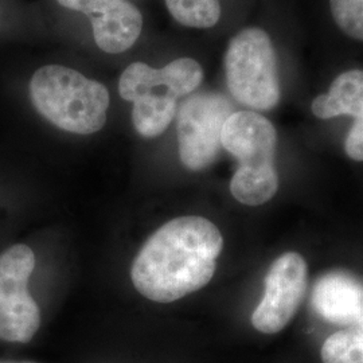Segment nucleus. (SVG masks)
<instances>
[{
  "label": "nucleus",
  "mask_w": 363,
  "mask_h": 363,
  "mask_svg": "<svg viewBox=\"0 0 363 363\" xmlns=\"http://www.w3.org/2000/svg\"><path fill=\"white\" fill-rule=\"evenodd\" d=\"M166 6L172 18L186 27L210 28L220 18V0H166Z\"/></svg>",
  "instance_id": "nucleus-14"
},
{
  "label": "nucleus",
  "mask_w": 363,
  "mask_h": 363,
  "mask_svg": "<svg viewBox=\"0 0 363 363\" xmlns=\"http://www.w3.org/2000/svg\"><path fill=\"white\" fill-rule=\"evenodd\" d=\"M320 357L323 363H363V315L354 325L327 337Z\"/></svg>",
  "instance_id": "nucleus-13"
},
{
  "label": "nucleus",
  "mask_w": 363,
  "mask_h": 363,
  "mask_svg": "<svg viewBox=\"0 0 363 363\" xmlns=\"http://www.w3.org/2000/svg\"><path fill=\"white\" fill-rule=\"evenodd\" d=\"M228 88L240 104L271 111L280 101L277 57L267 31L249 27L234 37L225 55Z\"/></svg>",
  "instance_id": "nucleus-4"
},
{
  "label": "nucleus",
  "mask_w": 363,
  "mask_h": 363,
  "mask_svg": "<svg viewBox=\"0 0 363 363\" xmlns=\"http://www.w3.org/2000/svg\"><path fill=\"white\" fill-rule=\"evenodd\" d=\"M312 113L319 118L340 115L363 117V70H349L339 74L325 94L318 96L311 104Z\"/></svg>",
  "instance_id": "nucleus-11"
},
{
  "label": "nucleus",
  "mask_w": 363,
  "mask_h": 363,
  "mask_svg": "<svg viewBox=\"0 0 363 363\" xmlns=\"http://www.w3.org/2000/svg\"><path fill=\"white\" fill-rule=\"evenodd\" d=\"M223 247L218 228L189 216L169 220L144 244L132 265L135 288L157 303H171L208 286Z\"/></svg>",
  "instance_id": "nucleus-1"
},
{
  "label": "nucleus",
  "mask_w": 363,
  "mask_h": 363,
  "mask_svg": "<svg viewBox=\"0 0 363 363\" xmlns=\"http://www.w3.org/2000/svg\"><path fill=\"white\" fill-rule=\"evenodd\" d=\"M307 277V262L296 252H286L274 259L265 277L264 296L252 315L253 327L268 335L280 333L298 311Z\"/></svg>",
  "instance_id": "nucleus-7"
},
{
  "label": "nucleus",
  "mask_w": 363,
  "mask_h": 363,
  "mask_svg": "<svg viewBox=\"0 0 363 363\" xmlns=\"http://www.w3.org/2000/svg\"><path fill=\"white\" fill-rule=\"evenodd\" d=\"M220 143L240 163L230 182L234 198L247 206L272 199L279 190L277 133L272 123L252 111L234 112L225 121Z\"/></svg>",
  "instance_id": "nucleus-3"
},
{
  "label": "nucleus",
  "mask_w": 363,
  "mask_h": 363,
  "mask_svg": "<svg viewBox=\"0 0 363 363\" xmlns=\"http://www.w3.org/2000/svg\"><path fill=\"white\" fill-rule=\"evenodd\" d=\"M232 104L218 93L203 91L189 97L178 112L179 157L186 169L202 171L220 154V136Z\"/></svg>",
  "instance_id": "nucleus-6"
},
{
  "label": "nucleus",
  "mask_w": 363,
  "mask_h": 363,
  "mask_svg": "<svg viewBox=\"0 0 363 363\" xmlns=\"http://www.w3.org/2000/svg\"><path fill=\"white\" fill-rule=\"evenodd\" d=\"M62 7L85 13L93 37L105 52H127L143 30V15L128 0H57Z\"/></svg>",
  "instance_id": "nucleus-9"
},
{
  "label": "nucleus",
  "mask_w": 363,
  "mask_h": 363,
  "mask_svg": "<svg viewBox=\"0 0 363 363\" xmlns=\"http://www.w3.org/2000/svg\"><path fill=\"white\" fill-rule=\"evenodd\" d=\"M312 306L333 325H354L363 315V281L345 271L325 273L313 286Z\"/></svg>",
  "instance_id": "nucleus-10"
},
{
  "label": "nucleus",
  "mask_w": 363,
  "mask_h": 363,
  "mask_svg": "<svg viewBox=\"0 0 363 363\" xmlns=\"http://www.w3.org/2000/svg\"><path fill=\"white\" fill-rule=\"evenodd\" d=\"M177 113V100L140 97L133 101L132 123L144 138H156L167 130Z\"/></svg>",
  "instance_id": "nucleus-12"
},
{
  "label": "nucleus",
  "mask_w": 363,
  "mask_h": 363,
  "mask_svg": "<svg viewBox=\"0 0 363 363\" xmlns=\"http://www.w3.org/2000/svg\"><path fill=\"white\" fill-rule=\"evenodd\" d=\"M203 81V70L193 58H179L162 69L130 64L118 81L120 96L133 103L140 97L174 99L191 94Z\"/></svg>",
  "instance_id": "nucleus-8"
},
{
  "label": "nucleus",
  "mask_w": 363,
  "mask_h": 363,
  "mask_svg": "<svg viewBox=\"0 0 363 363\" xmlns=\"http://www.w3.org/2000/svg\"><path fill=\"white\" fill-rule=\"evenodd\" d=\"M337 27L350 38L363 40V0H330Z\"/></svg>",
  "instance_id": "nucleus-15"
},
{
  "label": "nucleus",
  "mask_w": 363,
  "mask_h": 363,
  "mask_svg": "<svg viewBox=\"0 0 363 363\" xmlns=\"http://www.w3.org/2000/svg\"><path fill=\"white\" fill-rule=\"evenodd\" d=\"M345 150L347 156L355 162H363V117L355 118L346 138Z\"/></svg>",
  "instance_id": "nucleus-16"
},
{
  "label": "nucleus",
  "mask_w": 363,
  "mask_h": 363,
  "mask_svg": "<svg viewBox=\"0 0 363 363\" xmlns=\"http://www.w3.org/2000/svg\"><path fill=\"white\" fill-rule=\"evenodd\" d=\"M30 96L39 113L66 132L91 135L105 125L109 91L74 69L40 67L30 81Z\"/></svg>",
  "instance_id": "nucleus-2"
},
{
  "label": "nucleus",
  "mask_w": 363,
  "mask_h": 363,
  "mask_svg": "<svg viewBox=\"0 0 363 363\" xmlns=\"http://www.w3.org/2000/svg\"><path fill=\"white\" fill-rule=\"evenodd\" d=\"M35 267L34 252L13 245L0 255V339L28 343L40 325L38 304L28 292V279Z\"/></svg>",
  "instance_id": "nucleus-5"
}]
</instances>
